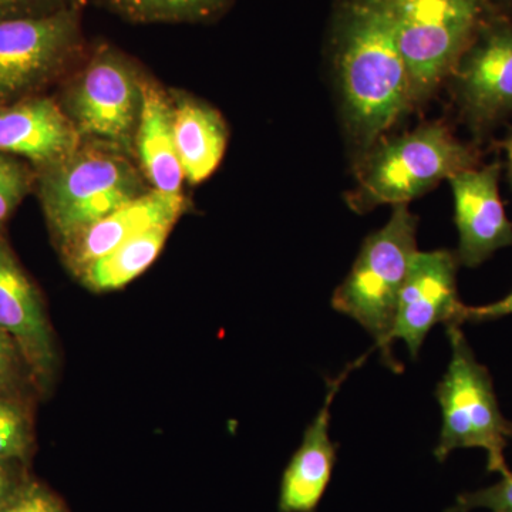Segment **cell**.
I'll list each match as a JSON object with an SVG mask.
<instances>
[{
	"label": "cell",
	"instance_id": "obj_12",
	"mask_svg": "<svg viewBox=\"0 0 512 512\" xmlns=\"http://www.w3.org/2000/svg\"><path fill=\"white\" fill-rule=\"evenodd\" d=\"M36 173L47 222L101 192L116 188L146 190L123 151L97 141L94 146L80 144L69 157Z\"/></svg>",
	"mask_w": 512,
	"mask_h": 512
},
{
	"label": "cell",
	"instance_id": "obj_22",
	"mask_svg": "<svg viewBox=\"0 0 512 512\" xmlns=\"http://www.w3.org/2000/svg\"><path fill=\"white\" fill-rule=\"evenodd\" d=\"M33 383L32 373L15 340L0 329V396L20 403Z\"/></svg>",
	"mask_w": 512,
	"mask_h": 512
},
{
	"label": "cell",
	"instance_id": "obj_10",
	"mask_svg": "<svg viewBox=\"0 0 512 512\" xmlns=\"http://www.w3.org/2000/svg\"><path fill=\"white\" fill-rule=\"evenodd\" d=\"M503 165L494 161L448 178L454 197L458 262L477 268L512 245V222L500 197Z\"/></svg>",
	"mask_w": 512,
	"mask_h": 512
},
{
	"label": "cell",
	"instance_id": "obj_27",
	"mask_svg": "<svg viewBox=\"0 0 512 512\" xmlns=\"http://www.w3.org/2000/svg\"><path fill=\"white\" fill-rule=\"evenodd\" d=\"M22 481L16 477L9 460H0V507L8 501L10 495Z\"/></svg>",
	"mask_w": 512,
	"mask_h": 512
},
{
	"label": "cell",
	"instance_id": "obj_19",
	"mask_svg": "<svg viewBox=\"0 0 512 512\" xmlns=\"http://www.w3.org/2000/svg\"><path fill=\"white\" fill-rule=\"evenodd\" d=\"M136 23H197L215 19L234 0H96Z\"/></svg>",
	"mask_w": 512,
	"mask_h": 512
},
{
	"label": "cell",
	"instance_id": "obj_21",
	"mask_svg": "<svg viewBox=\"0 0 512 512\" xmlns=\"http://www.w3.org/2000/svg\"><path fill=\"white\" fill-rule=\"evenodd\" d=\"M32 433L22 404L0 396V460H26Z\"/></svg>",
	"mask_w": 512,
	"mask_h": 512
},
{
	"label": "cell",
	"instance_id": "obj_25",
	"mask_svg": "<svg viewBox=\"0 0 512 512\" xmlns=\"http://www.w3.org/2000/svg\"><path fill=\"white\" fill-rule=\"evenodd\" d=\"M86 0H0V20L39 18L67 9H82Z\"/></svg>",
	"mask_w": 512,
	"mask_h": 512
},
{
	"label": "cell",
	"instance_id": "obj_23",
	"mask_svg": "<svg viewBox=\"0 0 512 512\" xmlns=\"http://www.w3.org/2000/svg\"><path fill=\"white\" fill-rule=\"evenodd\" d=\"M0 512H70L62 498L45 484L23 480Z\"/></svg>",
	"mask_w": 512,
	"mask_h": 512
},
{
	"label": "cell",
	"instance_id": "obj_24",
	"mask_svg": "<svg viewBox=\"0 0 512 512\" xmlns=\"http://www.w3.org/2000/svg\"><path fill=\"white\" fill-rule=\"evenodd\" d=\"M474 510L512 512L511 470L507 476L501 477L497 484L457 495L456 501L446 512H471Z\"/></svg>",
	"mask_w": 512,
	"mask_h": 512
},
{
	"label": "cell",
	"instance_id": "obj_14",
	"mask_svg": "<svg viewBox=\"0 0 512 512\" xmlns=\"http://www.w3.org/2000/svg\"><path fill=\"white\" fill-rule=\"evenodd\" d=\"M366 356L349 363L336 377H326V396L322 409L303 434L301 446L293 454L282 476L279 511L316 512L332 480L336 446L330 440L332 404L350 372L362 366Z\"/></svg>",
	"mask_w": 512,
	"mask_h": 512
},
{
	"label": "cell",
	"instance_id": "obj_16",
	"mask_svg": "<svg viewBox=\"0 0 512 512\" xmlns=\"http://www.w3.org/2000/svg\"><path fill=\"white\" fill-rule=\"evenodd\" d=\"M134 147L153 190L181 194L184 171L175 144L173 103L157 83L147 79H143V106Z\"/></svg>",
	"mask_w": 512,
	"mask_h": 512
},
{
	"label": "cell",
	"instance_id": "obj_4",
	"mask_svg": "<svg viewBox=\"0 0 512 512\" xmlns=\"http://www.w3.org/2000/svg\"><path fill=\"white\" fill-rule=\"evenodd\" d=\"M451 359L436 387L441 430L433 454L444 463L460 448H483L488 473H510L505 448L512 440V421L501 412L490 370L478 362L461 325L446 326Z\"/></svg>",
	"mask_w": 512,
	"mask_h": 512
},
{
	"label": "cell",
	"instance_id": "obj_15",
	"mask_svg": "<svg viewBox=\"0 0 512 512\" xmlns=\"http://www.w3.org/2000/svg\"><path fill=\"white\" fill-rule=\"evenodd\" d=\"M184 208L185 200L181 194L157 190L143 192L92 227L77 232L60 244L64 261L74 274L79 275L86 266L110 254L128 239L157 225H175Z\"/></svg>",
	"mask_w": 512,
	"mask_h": 512
},
{
	"label": "cell",
	"instance_id": "obj_5",
	"mask_svg": "<svg viewBox=\"0 0 512 512\" xmlns=\"http://www.w3.org/2000/svg\"><path fill=\"white\" fill-rule=\"evenodd\" d=\"M397 42L409 73L414 107L450 77L478 26L493 9L488 0H389Z\"/></svg>",
	"mask_w": 512,
	"mask_h": 512
},
{
	"label": "cell",
	"instance_id": "obj_8",
	"mask_svg": "<svg viewBox=\"0 0 512 512\" xmlns=\"http://www.w3.org/2000/svg\"><path fill=\"white\" fill-rule=\"evenodd\" d=\"M448 79L461 119L484 140L512 116V20L491 9Z\"/></svg>",
	"mask_w": 512,
	"mask_h": 512
},
{
	"label": "cell",
	"instance_id": "obj_3",
	"mask_svg": "<svg viewBox=\"0 0 512 512\" xmlns=\"http://www.w3.org/2000/svg\"><path fill=\"white\" fill-rule=\"evenodd\" d=\"M417 224L407 204L394 205L389 222L365 239L332 298L336 312L356 320L375 339L384 365L394 372H402V366L393 357L390 335L400 292L417 252Z\"/></svg>",
	"mask_w": 512,
	"mask_h": 512
},
{
	"label": "cell",
	"instance_id": "obj_20",
	"mask_svg": "<svg viewBox=\"0 0 512 512\" xmlns=\"http://www.w3.org/2000/svg\"><path fill=\"white\" fill-rule=\"evenodd\" d=\"M36 181L37 173L26 161L0 153V237Z\"/></svg>",
	"mask_w": 512,
	"mask_h": 512
},
{
	"label": "cell",
	"instance_id": "obj_13",
	"mask_svg": "<svg viewBox=\"0 0 512 512\" xmlns=\"http://www.w3.org/2000/svg\"><path fill=\"white\" fill-rule=\"evenodd\" d=\"M82 144L66 111L45 94L0 106V153L23 158L36 171L59 163Z\"/></svg>",
	"mask_w": 512,
	"mask_h": 512
},
{
	"label": "cell",
	"instance_id": "obj_1",
	"mask_svg": "<svg viewBox=\"0 0 512 512\" xmlns=\"http://www.w3.org/2000/svg\"><path fill=\"white\" fill-rule=\"evenodd\" d=\"M333 42L346 130L366 154L414 107L389 0H342Z\"/></svg>",
	"mask_w": 512,
	"mask_h": 512
},
{
	"label": "cell",
	"instance_id": "obj_6",
	"mask_svg": "<svg viewBox=\"0 0 512 512\" xmlns=\"http://www.w3.org/2000/svg\"><path fill=\"white\" fill-rule=\"evenodd\" d=\"M83 53L80 8L0 20V106L42 94Z\"/></svg>",
	"mask_w": 512,
	"mask_h": 512
},
{
	"label": "cell",
	"instance_id": "obj_29",
	"mask_svg": "<svg viewBox=\"0 0 512 512\" xmlns=\"http://www.w3.org/2000/svg\"><path fill=\"white\" fill-rule=\"evenodd\" d=\"M488 2H491V0H488ZM501 3H507V5H512V0H500Z\"/></svg>",
	"mask_w": 512,
	"mask_h": 512
},
{
	"label": "cell",
	"instance_id": "obj_28",
	"mask_svg": "<svg viewBox=\"0 0 512 512\" xmlns=\"http://www.w3.org/2000/svg\"><path fill=\"white\" fill-rule=\"evenodd\" d=\"M501 150L505 153V161H507V178L512 192V130L507 134L504 140L500 141Z\"/></svg>",
	"mask_w": 512,
	"mask_h": 512
},
{
	"label": "cell",
	"instance_id": "obj_9",
	"mask_svg": "<svg viewBox=\"0 0 512 512\" xmlns=\"http://www.w3.org/2000/svg\"><path fill=\"white\" fill-rule=\"evenodd\" d=\"M456 252L447 249L414 255L400 292L390 342L402 340L417 359L421 346L436 325H463L466 305L458 298Z\"/></svg>",
	"mask_w": 512,
	"mask_h": 512
},
{
	"label": "cell",
	"instance_id": "obj_26",
	"mask_svg": "<svg viewBox=\"0 0 512 512\" xmlns=\"http://www.w3.org/2000/svg\"><path fill=\"white\" fill-rule=\"evenodd\" d=\"M512 315V292L504 296L500 301L488 303L483 306H466L464 309V323L466 322H487Z\"/></svg>",
	"mask_w": 512,
	"mask_h": 512
},
{
	"label": "cell",
	"instance_id": "obj_7",
	"mask_svg": "<svg viewBox=\"0 0 512 512\" xmlns=\"http://www.w3.org/2000/svg\"><path fill=\"white\" fill-rule=\"evenodd\" d=\"M138 76L136 64L114 47L94 50L62 106L80 136L120 151L134 147L143 106V79Z\"/></svg>",
	"mask_w": 512,
	"mask_h": 512
},
{
	"label": "cell",
	"instance_id": "obj_2",
	"mask_svg": "<svg viewBox=\"0 0 512 512\" xmlns=\"http://www.w3.org/2000/svg\"><path fill=\"white\" fill-rule=\"evenodd\" d=\"M477 144L458 140L447 124L430 121L400 137L382 138L357 165L346 202L356 214L409 204L441 181L480 165Z\"/></svg>",
	"mask_w": 512,
	"mask_h": 512
},
{
	"label": "cell",
	"instance_id": "obj_17",
	"mask_svg": "<svg viewBox=\"0 0 512 512\" xmlns=\"http://www.w3.org/2000/svg\"><path fill=\"white\" fill-rule=\"evenodd\" d=\"M171 103L184 178L191 184L202 183L217 170L227 150V123L210 104L188 94L175 93Z\"/></svg>",
	"mask_w": 512,
	"mask_h": 512
},
{
	"label": "cell",
	"instance_id": "obj_18",
	"mask_svg": "<svg viewBox=\"0 0 512 512\" xmlns=\"http://www.w3.org/2000/svg\"><path fill=\"white\" fill-rule=\"evenodd\" d=\"M173 224L157 225L143 234L128 239L110 254L101 256L79 274L84 285L94 292L123 288L147 271L171 234Z\"/></svg>",
	"mask_w": 512,
	"mask_h": 512
},
{
	"label": "cell",
	"instance_id": "obj_11",
	"mask_svg": "<svg viewBox=\"0 0 512 512\" xmlns=\"http://www.w3.org/2000/svg\"><path fill=\"white\" fill-rule=\"evenodd\" d=\"M0 329L15 340L33 383L45 392L55 376L57 355L40 293L12 249L0 237Z\"/></svg>",
	"mask_w": 512,
	"mask_h": 512
}]
</instances>
